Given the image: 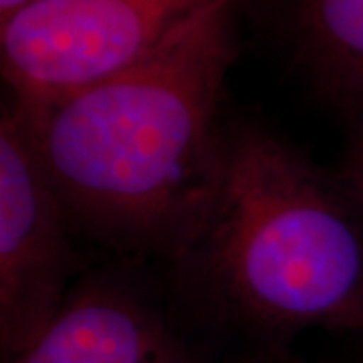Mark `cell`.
I'll list each match as a JSON object with an SVG mask.
<instances>
[{"instance_id":"6da1fadb","label":"cell","mask_w":363,"mask_h":363,"mask_svg":"<svg viewBox=\"0 0 363 363\" xmlns=\"http://www.w3.org/2000/svg\"><path fill=\"white\" fill-rule=\"evenodd\" d=\"M245 0H218L157 51L45 107H23L75 233L117 252H162L206 204L228 121L226 79Z\"/></svg>"},{"instance_id":"7a4b0ae2","label":"cell","mask_w":363,"mask_h":363,"mask_svg":"<svg viewBox=\"0 0 363 363\" xmlns=\"http://www.w3.org/2000/svg\"><path fill=\"white\" fill-rule=\"evenodd\" d=\"M166 257L198 309L248 335H363V208L260 123L228 121L206 204Z\"/></svg>"},{"instance_id":"3957f363","label":"cell","mask_w":363,"mask_h":363,"mask_svg":"<svg viewBox=\"0 0 363 363\" xmlns=\"http://www.w3.org/2000/svg\"><path fill=\"white\" fill-rule=\"evenodd\" d=\"M218 0H35L0 23L13 104L45 107L138 65Z\"/></svg>"},{"instance_id":"277c9868","label":"cell","mask_w":363,"mask_h":363,"mask_svg":"<svg viewBox=\"0 0 363 363\" xmlns=\"http://www.w3.org/2000/svg\"><path fill=\"white\" fill-rule=\"evenodd\" d=\"M73 222L40 162L26 117H0V350L25 351L71 291Z\"/></svg>"},{"instance_id":"5b68a950","label":"cell","mask_w":363,"mask_h":363,"mask_svg":"<svg viewBox=\"0 0 363 363\" xmlns=\"http://www.w3.org/2000/svg\"><path fill=\"white\" fill-rule=\"evenodd\" d=\"M4 363H202L169 313L119 274H91L25 351Z\"/></svg>"},{"instance_id":"8992f818","label":"cell","mask_w":363,"mask_h":363,"mask_svg":"<svg viewBox=\"0 0 363 363\" xmlns=\"http://www.w3.org/2000/svg\"><path fill=\"white\" fill-rule=\"evenodd\" d=\"M289 67L347 123L363 117V0H245Z\"/></svg>"},{"instance_id":"52a82bcc","label":"cell","mask_w":363,"mask_h":363,"mask_svg":"<svg viewBox=\"0 0 363 363\" xmlns=\"http://www.w3.org/2000/svg\"><path fill=\"white\" fill-rule=\"evenodd\" d=\"M347 145L343 152L337 176L350 194L363 208V117L347 123Z\"/></svg>"},{"instance_id":"ba28073f","label":"cell","mask_w":363,"mask_h":363,"mask_svg":"<svg viewBox=\"0 0 363 363\" xmlns=\"http://www.w3.org/2000/svg\"><path fill=\"white\" fill-rule=\"evenodd\" d=\"M30 2H35V0H0V23L6 21L9 16H13L16 11L25 9Z\"/></svg>"}]
</instances>
